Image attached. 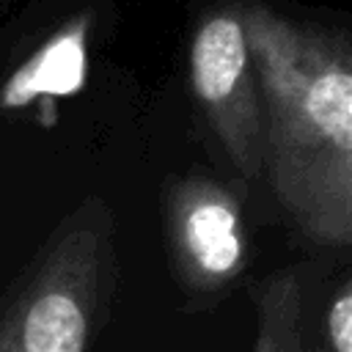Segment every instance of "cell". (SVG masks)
<instances>
[{"label":"cell","mask_w":352,"mask_h":352,"mask_svg":"<svg viewBox=\"0 0 352 352\" xmlns=\"http://www.w3.org/2000/svg\"><path fill=\"white\" fill-rule=\"evenodd\" d=\"M261 99V168L292 223L319 245L352 239V52L344 33L267 6L242 14Z\"/></svg>","instance_id":"obj_1"},{"label":"cell","mask_w":352,"mask_h":352,"mask_svg":"<svg viewBox=\"0 0 352 352\" xmlns=\"http://www.w3.org/2000/svg\"><path fill=\"white\" fill-rule=\"evenodd\" d=\"M102 228L82 212L0 322V352H85L99 302Z\"/></svg>","instance_id":"obj_2"},{"label":"cell","mask_w":352,"mask_h":352,"mask_svg":"<svg viewBox=\"0 0 352 352\" xmlns=\"http://www.w3.org/2000/svg\"><path fill=\"white\" fill-rule=\"evenodd\" d=\"M190 82L234 168L248 179L258 176L264 121L239 14L217 11L198 25L190 44Z\"/></svg>","instance_id":"obj_3"},{"label":"cell","mask_w":352,"mask_h":352,"mask_svg":"<svg viewBox=\"0 0 352 352\" xmlns=\"http://www.w3.org/2000/svg\"><path fill=\"white\" fill-rule=\"evenodd\" d=\"M168 234L176 272L195 292H217L245 267L239 204L212 179L190 176L170 190Z\"/></svg>","instance_id":"obj_4"},{"label":"cell","mask_w":352,"mask_h":352,"mask_svg":"<svg viewBox=\"0 0 352 352\" xmlns=\"http://www.w3.org/2000/svg\"><path fill=\"white\" fill-rule=\"evenodd\" d=\"M91 14H77L60 25L22 66L11 72L0 88V107L19 110L33 102H55L72 96L85 82Z\"/></svg>","instance_id":"obj_5"},{"label":"cell","mask_w":352,"mask_h":352,"mask_svg":"<svg viewBox=\"0 0 352 352\" xmlns=\"http://www.w3.org/2000/svg\"><path fill=\"white\" fill-rule=\"evenodd\" d=\"M302 294L294 272H278L258 297V336L253 352H300Z\"/></svg>","instance_id":"obj_6"},{"label":"cell","mask_w":352,"mask_h":352,"mask_svg":"<svg viewBox=\"0 0 352 352\" xmlns=\"http://www.w3.org/2000/svg\"><path fill=\"white\" fill-rule=\"evenodd\" d=\"M330 352H352V289L344 283L327 311Z\"/></svg>","instance_id":"obj_7"},{"label":"cell","mask_w":352,"mask_h":352,"mask_svg":"<svg viewBox=\"0 0 352 352\" xmlns=\"http://www.w3.org/2000/svg\"><path fill=\"white\" fill-rule=\"evenodd\" d=\"M314 352H322V349H314Z\"/></svg>","instance_id":"obj_8"}]
</instances>
